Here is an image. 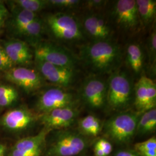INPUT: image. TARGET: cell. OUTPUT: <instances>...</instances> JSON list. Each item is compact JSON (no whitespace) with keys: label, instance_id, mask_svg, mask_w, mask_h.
<instances>
[{"label":"cell","instance_id":"31","mask_svg":"<svg viewBox=\"0 0 156 156\" xmlns=\"http://www.w3.org/2000/svg\"><path fill=\"white\" fill-rule=\"evenodd\" d=\"M113 156H140L134 151L128 149H120L115 152Z\"/></svg>","mask_w":156,"mask_h":156},{"label":"cell","instance_id":"9","mask_svg":"<svg viewBox=\"0 0 156 156\" xmlns=\"http://www.w3.org/2000/svg\"><path fill=\"white\" fill-rule=\"evenodd\" d=\"M51 130L44 128L38 134L18 140L8 156H41L45 149L46 140Z\"/></svg>","mask_w":156,"mask_h":156},{"label":"cell","instance_id":"14","mask_svg":"<svg viewBox=\"0 0 156 156\" xmlns=\"http://www.w3.org/2000/svg\"><path fill=\"white\" fill-rule=\"evenodd\" d=\"M33 113L25 108H18L6 112L1 117V124L11 131H20L30 127L35 120Z\"/></svg>","mask_w":156,"mask_h":156},{"label":"cell","instance_id":"28","mask_svg":"<svg viewBox=\"0 0 156 156\" xmlns=\"http://www.w3.org/2000/svg\"><path fill=\"white\" fill-rule=\"evenodd\" d=\"M148 50L151 62H154L156 56V30H153L151 33L148 41Z\"/></svg>","mask_w":156,"mask_h":156},{"label":"cell","instance_id":"35","mask_svg":"<svg viewBox=\"0 0 156 156\" xmlns=\"http://www.w3.org/2000/svg\"><path fill=\"white\" fill-rule=\"evenodd\" d=\"M4 20H5V19H4V18L0 17V26H2V25L3 24Z\"/></svg>","mask_w":156,"mask_h":156},{"label":"cell","instance_id":"3","mask_svg":"<svg viewBox=\"0 0 156 156\" xmlns=\"http://www.w3.org/2000/svg\"><path fill=\"white\" fill-rule=\"evenodd\" d=\"M89 147V140L79 132H58L46 151L45 156H78Z\"/></svg>","mask_w":156,"mask_h":156},{"label":"cell","instance_id":"13","mask_svg":"<svg viewBox=\"0 0 156 156\" xmlns=\"http://www.w3.org/2000/svg\"><path fill=\"white\" fill-rule=\"evenodd\" d=\"M36 61L42 76L51 83L66 87L72 83L75 76L74 69L54 65L47 62Z\"/></svg>","mask_w":156,"mask_h":156},{"label":"cell","instance_id":"26","mask_svg":"<svg viewBox=\"0 0 156 156\" xmlns=\"http://www.w3.org/2000/svg\"><path fill=\"white\" fill-rule=\"evenodd\" d=\"M94 146L101 149L106 156H109L113 151V145L110 140L105 138H99L96 140Z\"/></svg>","mask_w":156,"mask_h":156},{"label":"cell","instance_id":"25","mask_svg":"<svg viewBox=\"0 0 156 156\" xmlns=\"http://www.w3.org/2000/svg\"><path fill=\"white\" fill-rule=\"evenodd\" d=\"M42 22L37 17L33 22L29 23L19 34L30 38H37L42 33Z\"/></svg>","mask_w":156,"mask_h":156},{"label":"cell","instance_id":"15","mask_svg":"<svg viewBox=\"0 0 156 156\" xmlns=\"http://www.w3.org/2000/svg\"><path fill=\"white\" fill-rule=\"evenodd\" d=\"M113 13L117 23L124 29L134 30L139 23L140 17L135 0L117 1Z\"/></svg>","mask_w":156,"mask_h":156},{"label":"cell","instance_id":"29","mask_svg":"<svg viewBox=\"0 0 156 156\" xmlns=\"http://www.w3.org/2000/svg\"><path fill=\"white\" fill-rule=\"evenodd\" d=\"M49 4H51L57 7L64 8H71L75 7L80 2L78 0H50L48 1Z\"/></svg>","mask_w":156,"mask_h":156},{"label":"cell","instance_id":"17","mask_svg":"<svg viewBox=\"0 0 156 156\" xmlns=\"http://www.w3.org/2000/svg\"><path fill=\"white\" fill-rule=\"evenodd\" d=\"M79 133L83 135L97 136L103 127L100 120L94 115H89L82 118L78 123Z\"/></svg>","mask_w":156,"mask_h":156},{"label":"cell","instance_id":"5","mask_svg":"<svg viewBox=\"0 0 156 156\" xmlns=\"http://www.w3.org/2000/svg\"><path fill=\"white\" fill-rule=\"evenodd\" d=\"M47 23L54 36L64 41H75L81 39L82 32L78 20L66 13L53 14L48 17Z\"/></svg>","mask_w":156,"mask_h":156},{"label":"cell","instance_id":"30","mask_svg":"<svg viewBox=\"0 0 156 156\" xmlns=\"http://www.w3.org/2000/svg\"><path fill=\"white\" fill-rule=\"evenodd\" d=\"M106 1L102 0H91V1H86V5L89 8H99L103 6L104 4H106Z\"/></svg>","mask_w":156,"mask_h":156},{"label":"cell","instance_id":"19","mask_svg":"<svg viewBox=\"0 0 156 156\" xmlns=\"http://www.w3.org/2000/svg\"><path fill=\"white\" fill-rule=\"evenodd\" d=\"M127 60L131 69L136 73H140L144 66V54L140 45L130 44L127 49Z\"/></svg>","mask_w":156,"mask_h":156},{"label":"cell","instance_id":"27","mask_svg":"<svg viewBox=\"0 0 156 156\" xmlns=\"http://www.w3.org/2000/svg\"><path fill=\"white\" fill-rule=\"evenodd\" d=\"M9 57L7 55L4 48L0 46V71H6L12 68L13 66Z\"/></svg>","mask_w":156,"mask_h":156},{"label":"cell","instance_id":"33","mask_svg":"<svg viewBox=\"0 0 156 156\" xmlns=\"http://www.w3.org/2000/svg\"><path fill=\"white\" fill-rule=\"evenodd\" d=\"M93 152H94V156H106L103 151L95 146H94V147H93Z\"/></svg>","mask_w":156,"mask_h":156},{"label":"cell","instance_id":"24","mask_svg":"<svg viewBox=\"0 0 156 156\" xmlns=\"http://www.w3.org/2000/svg\"><path fill=\"white\" fill-rule=\"evenodd\" d=\"M21 9L35 13L44 9L48 4L46 0H15L13 1Z\"/></svg>","mask_w":156,"mask_h":156},{"label":"cell","instance_id":"16","mask_svg":"<svg viewBox=\"0 0 156 156\" xmlns=\"http://www.w3.org/2000/svg\"><path fill=\"white\" fill-rule=\"evenodd\" d=\"M2 47L13 64H27L33 59V56L27 44L23 41H9Z\"/></svg>","mask_w":156,"mask_h":156},{"label":"cell","instance_id":"10","mask_svg":"<svg viewBox=\"0 0 156 156\" xmlns=\"http://www.w3.org/2000/svg\"><path fill=\"white\" fill-rule=\"evenodd\" d=\"M107 85L103 80L91 78L82 85L81 95L85 103L93 109H99L106 104Z\"/></svg>","mask_w":156,"mask_h":156},{"label":"cell","instance_id":"21","mask_svg":"<svg viewBox=\"0 0 156 156\" xmlns=\"http://www.w3.org/2000/svg\"><path fill=\"white\" fill-rule=\"evenodd\" d=\"M19 97L17 90L8 84H0V107H7L16 102Z\"/></svg>","mask_w":156,"mask_h":156},{"label":"cell","instance_id":"20","mask_svg":"<svg viewBox=\"0 0 156 156\" xmlns=\"http://www.w3.org/2000/svg\"><path fill=\"white\" fill-rule=\"evenodd\" d=\"M136 3L140 19L144 24L151 23L156 15V1L137 0Z\"/></svg>","mask_w":156,"mask_h":156},{"label":"cell","instance_id":"23","mask_svg":"<svg viewBox=\"0 0 156 156\" xmlns=\"http://www.w3.org/2000/svg\"><path fill=\"white\" fill-rule=\"evenodd\" d=\"M133 151L140 156H156V137L135 144Z\"/></svg>","mask_w":156,"mask_h":156},{"label":"cell","instance_id":"12","mask_svg":"<svg viewBox=\"0 0 156 156\" xmlns=\"http://www.w3.org/2000/svg\"><path fill=\"white\" fill-rule=\"evenodd\" d=\"M79 115V111L75 106L58 108L42 114L40 120L45 128L64 129L71 126Z\"/></svg>","mask_w":156,"mask_h":156},{"label":"cell","instance_id":"22","mask_svg":"<svg viewBox=\"0 0 156 156\" xmlns=\"http://www.w3.org/2000/svg\"><path fill=\"white\" fill-rule=\"evenodd\" d=\"M37 18L35 13L21 9L14 16L13 25L17 33H19L29 23Z\"/></svg>","mask_w":156,"mask_h":156},{"label":"cell","instance_id":"7","mask_svg":"<svg viewBox=\"0 0 156 156\" xmlns=\"http://www.w3.org/2000/svg\"><path fill=\"white\" fill-rule=\"evenodd\" d=\"M76 102L73 95L62 87H53L46 90L39 96L36 108L41 114L54 109L75 106Z\"/></svg>","mask_w":156,"mask_h":156},{"label":"cell","instance_id":"32","mask_svg":"<svg viewBox=\"0 0 156 156\" xmlns=\"http://www.w3.org/2000/svg\"><path fill=\"white\" fill-rule=\"evenodd\" d=\"M8 14V11L4 4L0 2V17L5 19Z\"/></svg>","mask_w":156,"mask_h":156},{"label":"cell","instance_id":"18","mask_svg":"<svg viewBox=\"0 0 156 156\" xmlns=\"http://www.w3.org/2000/svg\"><path fill=\"white\" fill-rule=\"evenodd\" d=\"M156 129V108L146 111L139 118L136 134L140 135L150 134L155 131Z\"/></svg>","mask_w":156,"mask_h":156},{"label":"cell","instance_id":"34","mask_svg":"<svg viewBox=\"0 0 156 156\" xmlns=\"http://www.w3.org/2000/svg\"><path fill=\"white\" fill-rule=\"evenodd\" d=\"M8 148L6 145L0 143V156H5L7 154Z\"/></svg>","mask_w":156,"mask_h":156},{"label":"cell","instance_id":"8","mask_svg":"<svg viewBox=\"0 0 156 156\" xmlns=\"http://www.w3.org/2000/svg\"><path fill=\"white\" fill-rule=\"evenodd\" d=\"M5 78L28 93L39 89L44 84L40 73L26 67H12L6 71Z\"/></svg>","mask_w":156,"mask_h":156},{"label":"cell","instance_id":"2","mask_svg":"<svg viewBox=\"0 0 156 156\" xmlns=\"http://www.w3.org/2000/svg\"><path fill=\"white\" fill-rule=\"evenodd\" d=\"M138 113L124 112L110 118L104 126L106 138L118 144L129 143L136 134Z\"/></svg>","mask_w":156,"mask_h":156},{"label":"cell","instance_id":"4","mask_svg":"<svg viewBox=\"0 0 156 156\" xmlns=\"http://www.w3.org/2000/svg\"><path fill=\"white\" fill-rule=\"evenodd\" d=\"M132 85L124 73H115L111 76L107 85L106 104L113 110L128 106L132 97Z\"/></svg>","mask_w":156,"mask_h":156},{"label":"cell","instance_id":"6","mask_svg":"<svg viewBox=\"0 0 156 156\" xmlns=\"http://www.w3.org/2000/svg\"><path fill=\"white\" fill-rule=\"evenodd\" d=\"M35 60L74 69L75 60L72 55L60 46L49 42H41L34 50Z\"/></svg>","mask_w":156,"mask_h":156},{"label":"cell","instance_id":"1","mask_svg":"<svg viewBox=\"0 0 156 156\" xmlns=\"http://www.w3.org/2000/svg\"><path fill=\"white\" fill-rule=\"evenodd\" d=\"M82 56L91 69L101 73L114 71L121 60V53L117 45L107 40L97 41L84 46Z\"/></svg>","mask_w":156,"mask_h":156},{"label":"cell","instance_id":"11","mask_svg":"<svg viewBox=\"0 0 156 156\" xmlns=\"http://www.w3.org/2000/svg\"><path fill=\"white\" fill-rule=\"evenodd\" d=\"M135 106L139 113L155 108L156 86L151 78L142 76L135 85Z\"/></svg>","mask_w":156,"mask_h":156}]
</instances>
